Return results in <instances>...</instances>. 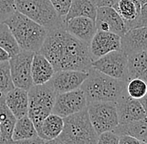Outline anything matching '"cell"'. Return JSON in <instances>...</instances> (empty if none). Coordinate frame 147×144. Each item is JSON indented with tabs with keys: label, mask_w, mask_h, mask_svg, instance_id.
I'll return each instance as SVG.
<instances>
[{
	"label": "cell",
	"mask_w": 147,
	"mask_h": 144,
	"mask_svg": "<svg viewBox=\"0 0 147 144\" xmlns=\"http://www.w3.org/2000/svg\"><path fill=\"white\" fill-rule=\"evenodd\" d=\"M97 144H119V136L112 131L105 132L99 135Z\"/></svg>",
	"instance_id": "4dcf8cb0"
},
{
	"label": "cell",
	"mask_w": 147,
	"mask_h": 144,
	"mask_svg": "<svg viewBox=\"0 0 147 144\" xmlns=\"http://www.w3.org/2000/svg\"><path fill=\"white\" fill-rule=\"evenodd\" d=\"M129 81L140 78L147 82V50L128 57Z\"/></svg>",
	"instance_id": "7402d4cb"
},
{
	"label": "cell",
	"mask_w": 147,
	"mask_h": 144,
	"mask_svg": "<svg viewBox=\"0 0 147 144\" xmlns=\"http://www.w3.org/2000/svg\"><path fill=\"white\" fill-rule=\"evenodd\" d=\"M87 106L85 94L81 88H79L57 94L52 113L64 118L86 109Z\"/></svg>",
	"instance_id": "30bf717a"
},
{
	"label": "cell",
	"mask_w": 147,
	"mask_h": 144,
	"mask_svg": "<svg viewBox=\"0 0 147 144\" xmlns=\"http://www.w3.org/2000/svg\"><path fill=\"white\" fill-rule=\"evenodd\" d=\"M119 144H146L130 136H120Z\"/></svg>",
	"instance_id": "836d02e7"
},
{
	"label": "cell",
	"mask_w": 147,
	"mask_h": 144,
	"mask_svg": "<svg viewBox=\"0 0 147 144\" xmlns=\"http://www.w3.org/2000/svg\"><path fill=\"white\" fill-rule=\"evenodd\" d=\"M3 23L9 27L21 50L38 53L45 43L48 30L27 16L15 12Z\"/></svg>",
	"instance_id": "7a4b0ae2"
},
{
	"label": "cell",
	"mask_w": 147,
	"mask_h": 144,
	"mask_svg": "<svg viewBox=\"0 0 147 144\" xmlns=\"http://www.w3.org/2000/svg\"><path fill=\"white\" fill-rule=\"evenodd\" d=\"M88 75L89 72L82 71H59L55 72L49 83L57 94L64 93L80 88Z\"/></svg>",
	"instance_id": "7c38bea8"
},
{
	"label": "cell",
	"mask_w": 147,
	"mask_h": 144,
	"mask_svg": "<svg viewBox=\"0 0 147 144\" xmlns=\"http://www.w3.org/2000/svg\"><path fill=\"white\" fill-rule=\"evenodd\" d=\"M140 2L141 5H145L147 3V0H140Z\"/></svg>",
	"instance_id": "f35d334b"
},
{
	"label": "cell",
	"mask_w": 147,
	"mask_h": 144,
	"mask_svg": "<svg viewBox=\"0 0 147 144\" xmlns=\"http://www.w3.org/2000/svg\"><path fill=\"white\" fill-rule=\"evenodd\" d=\"M64 29L76 38L89 44L97 32L95 20L86 17H78L65 21Z\"/></svg>",
	"instance_id": "9a60e30c"
},
{
	"label": "cell",
	"mask_w": 147,
	"mask_h": 144,
	"mask_svg": "<svg viewBox=\"0 0 147 144\" xmlns=\"http://www.w3.org/2000/svg\"><path fill=\"white\" fill-rule=\"evenodd\" d=\"M45 144H64L62 141H60L59 138H55L53 140H49L45 141Z\"/></svg>",
	"instance_id": "74e56055"
},
{
	"label": "cell",
	"mask_w": 147,
	"mask_h": 144,
	"mask_svg": "<svg viewBox=\"0 0 147 144\" xmlns=\"http://www.w3.org/2000/svg\"><path fill=\"white\" fill-rule=\"evenodd\" d=\"M126 92L131 98L140 100L147 92V82L140 78H133L127 82Z\"/></svg>",
	"instance_id": "83f0119b"
},
{
	"label": "cell",
	"mask_w": 147,
	"mask_h": 144,
	"mask_svg": "<svg viewBox=\"0 0 147 144\" xmlns=\"http://www.w3.org/2000/svg\"><path fill=\"white\" fill-rule=\"evenodd\" d=\"M64 129L59 139L64 144H97L99 135L94 130L87 108L64 118Z\"/></svg>",
	"instance_id": "277c9868"
},
{
	"label": "cell",
	"mask_w": 147,
	"mask_h": 144,
	"mask_svg": "<svg viewBox=\"0 0 147 144\" xmlns=\"http://www.w3.org/2000/svg\"><path fill=\"white\" fill-rule=\"evenodd\" d=\"M10 58V54L4 48L0 47V62H9Z\"/></svg>",
	"instance_id": "d590c367"
},
{
	"label": "cell",
	"mask_w": 147,
	"mask_h": 144,
	"mask_svg": "<svg viewBox=\"0 0 147 144\" xmlns=\"http://www.w3.org/2000/svg\"><path fill=\"white\" fill-rule=\"evenodd\" d=\"M35 53L21 50L9 60L11 78L15 88L28 91L33 86L32 62Z\"/></svg>",
	"instance_id": "9c48e42d"
},
{
	"label": "cell",
	"mask_w": 147,
	"mask_h": 144,
	"mask_svg": "<svg viewBox=\"0 0 147 144\" xmlns=\"http://www.w3.org/2000/svg\"><path fill=\"white\" fill-rule=\"evenodd\" d=\"M13 144H45V140H44L39 136H37V137H33V138L16 141Z\"/></svg>",
	"instance_id": "d6a6232c"
},
{
	"label": "cell",
	"mask_w": 147,
	"mask_h": 144,
	"mask_svg": "<svg viewBox=\"0 0 147 144\" xmlns=\"http://www.w3.org/2000/svg\"><path fill=\"white\" fill-rule=\"evenodd\" d=\"M121 37L110 32L97 31L90 44L93 60H96L110 52L121 50Z\"/></svg>",
	"instance_id": "5bb4252c"
},
{
	"label": "cell",
	"mask_w": 147,
	"mask_h": 144,
	"mask_svg": "<svg viewBox=\"0 0 147 144\" xmlns=\"http://www.w3.org/2000/svg\"><path fill=\"white\" fill-rule=\"evenodd\" d=\"M115 102L119 124L128 123L147 117L140 101L129 96L126 90Z\"/></svg>",
	"instance_id": "4fadbf2b"
},
{
	"label": "cell",
	"mask_w": 147,
	"mask_h": 144,
	"mask_svg": "<svg viewBox=\"0 0 147 144\" xmlns=\"http://www.w3.org/2000/svg\"><path fill=\"white\" fill-rule=\"evenodd\" d=\"M97 9L94 0H73L64 22L78 17H86L95 20Z\"/></svg>",
	"instance_id": "603a6c76"
},
{
	"label": "cell",
	"mask_w": 147,
	"mask_h": 144,
	"mask_svg": "<svg viewBox=\"0 0 147 144\" xmlns=\"http://www.w3.org/2000/svg\"><path fill=\"white\" fill-rule=\"evenodd\" d=\"M16 9L48 31L64 28V18L59 16L50 0H16Z\"/></svg>",
	"instance_id": "5b68a950"
},
{
	"label": "cell",
	"mask_w": 147,
	"mask_h": 144,
	"mask_svg": "<svg viewBox=\"0 0 147 144\" xmlns=\"http://www.w3.org/2000/svg\"><path fill=\"white\" fill-rule=\"evenodd\" d=\"M140 27H147V3L145 5H142L139 18L132 23L129 24L126 27L129 30L131 28Z\"/></svg>",
	"instance_id": "1f68e13d"
},
{
	"label": "cell",
	"mask_w": 147,
	"mask_h": 144,
	"mask_svg": "<svg viewBox=\"0 0 147 144\" xmlns=\"http://www.w3.org/2000/svg\"><path fill=\"white\" fill-rule=\"evenodd\" d=\"M14 88L11 78L9 61L0 62V95H5Z\"/></svg>",
	"instance_id": "4316f807"
},
{
	"label": "cell",
	"mask_w": 147,
	"mask_h": 144,
	"mask_svg": "<svg viewBox=\"0 0 147 144\" xmlns=\"http://www.w3.org/2000/svg\"><path fill=\"white\" fill-rule=\"evenodd\" d=\"M55 69L44 55L35 53L32 62V78L34 85H43L51 80Z\"/></svg>",
	"instance_id": "ac0fdd59"
},
{
	"label": "cell",
	"mask_w": 147,
	"mask_h": 144,
	"mask_svg": "<svg viewBox=\"0 0 147 144\" xmlns=\"http://www.w3.org/2000/svg\"><path fill=\"white\" fill-rule=\"evenodd\" d=\"M127 82L91 68L80 88L84 91L88 103L93 102H116L126 90Z\"/></svg>",
	"instance_id": "3957f363"
},
{
	"label": "cell",
	"mask_w": 147,
	"mask_h": 144,
	"mask_svg": "<svg viewBox=\"0 0 147 144\" xmlns=\"http://www.w3.org/2000/svg\"><path fill=\"white\" fill-rule=\"evenodd\" d=\"M0 47L5 49L11 58L21 51L9 27L3 23H0Z\"/></svg>",
	"instance_id": "484cf974"
},
{
	"label": "cell",
	"mask_w": 147,
	"mask_h": 144,
	"mask_svg": "<svg viewBox=\"0 0 147 144\" xmlns=\"http://www.w3.org/2000/svg\"><path fill=\"white\" fill-rule=\"evenodd\" d=\"M141 7L140 0H119L113 8L124 19L127 27L139 18Z\"/></svg>",
	"instance_id": "cb8c5ba5"
},
{
	"label": "cell",
	"mask_w": 147,
	"mask_h": 144,
	"mask_svg": "<svg viewBox=\"0 0 147 144\" xmlns=\"http://www.w3.org/2000/svg\"><path fill=\"white\" fill-rule=\"evenodd\" d=\"M15 12L16 0H0V23H3Z\"/></svg>",
	"instance_id": "f1b7e54d"
},
{
	"label": "cell",
	"mask_w": 147,
	"mask_h": 144,
	"mask_svg": "<svg viewBox=\"0 0 147 144\" xmlns=\"http://www.w3.org/2000/svg\"><path fill=\"white\" fill-rule=\"evenodd\" d=\"M119 0H94L98 8L100 7H111L113 8Z\"/></svg>",
	"instance_id": "e575fe53"
},
{
	"label": "cell",
	"mask_w": 147,
	"mask_h": 144,
	"mask_svg": "<svg viewBox=\"0 0 147 144\" xmlns=\"http://www.w3.org/2000/svg\"><path fill=\"white\" fill-rule=\"evenodd\" d=\"M0 124H1V121H0Z\"/></svg>",
	"instance_id": "60d3db41"
},
{
	"label": "cell",
	"mask_w": 147,
	"mask_h": 144,
	"mask_svg": "<svg viewBox=\"0 0 147 144\" xmlns=\"http://www.w3.org/2000/svg\"><path fill=\"white\" fill-rule=\"evenodd\" d=\"M28 92L29 101L28 116L38 132L44 120L52 113L57 93L49 82L43 85H34Z\"/></svg>",
	"instance_id": "8992f818"
},
{
	"label": "cell",
	"mask_w": 147,
	"mask_h": 144,
	"mask_svg": "<svg viewBox=\"0 0 147 144\" xmlns=\"http://www.w3.org/2000/svg\"><path fill=\"white\" fill-rule=\"evenodd\" d=\"M121 50L127 56L147 50V27L129 29L121 37Z\"/></svg>",
	"instance_id": "2e32d148"
},
{
	"label": "cell",
	"mask_w": 147,
	"mask_h": 144,
	"mask_svg": "<svg viewBox=\"0 0 147 144\" xmlns=\"http://www.w3.org/2000/svg\"><path fill=\"white\" fill-rule=\"evenodd\" d=\"M38 53L51 63L55 72L74 70L89 72L94 61L90 44L71 35L64 27L48 31Z\"/></svg>",
	"instance_id": "6da1fadb"
},
{
	"label": "cell",
	"mask_w": 147,
	"mask_h": 144,
	"mask_svg": "<svg viewBox=\"0 0 147 144\" xmlns=\"http://www.w3.org/2000/svg\"><path fill=\"white\" fill-rule=\"evenodd\" d=\"M95 24L97 31L110 32L120 37L128 31L124 19L115 9L111 7H100L97 9Z\"/></svg>",
	"instance_id": "8fae6325"
},
{
	"label": "cell",
	"mask_w": 147,
	"mask_h": 144,
	"mask_svg": "<svg viewBox=\"0 0 147 144\" xmlns=\"http://www.w3.org/2000/svg\"><path fill=\"white\" fill-rule=\"evenodd\" d=\"M87 110L92 125L98 135L111 132L119 124L115 102H93Z\"/></svg>",
	"instance_id": "52a82bcc"
},
{
	"label": "cell",
	"mask_w": 147,
	"mask_h": 144,
	"mask_svg": "<svg viewBox=\"0 0 147 144\" xmlns=\"http://www.w3.org/2000/svg\"><path fill=\"white\" fill-rule=\"evenodd\" d=\"M112 132L119 137H133L147 144V117L128 123L119 124Z\"/></svg>",
	"instance_id": "ffe728a7"
},
{
	"label": "cell",
	"mask_w": 147,
	"mask_h": 144,
	"mask_svg": "<svg viewBox=\"0 0 147 144\" xmlns=\"http://www.w3.org/2000/svg\"><path fill=\"white\" fill-rule=\"evenodd\" d=\"M0 121L2 133L0 144H13V133L17 118L8 108L4 95H0Z\"/></svg>",
	"instance_id": "d6986e66"
},
{
	"label": "cell",
	"mask_w": 147,
	"mask_h": 144,
	"mask_svg": "<svg viewBox=\"0 0 147 144\" xmlns=\"http://www.w3.org/2000/svg\"><path fill=\"white\" fill-rule=\"evenodd\" d=\"M6 104L17 119L28 115V92L25 89L14 88L4 95Z\"/></svg>",
	"instance_id": "e0dca14e"
},
{
	"label": "cell",
	"mask_w": 147,
	"mask_h": 144,
	"mask_svg": "<svg viewBox=\"0 0 147 144\" xmlns=\"http://www.w3.org/2000/svg\"><path fill=\"white\" fill-rule=\"evenodd\" d=\"M37 136L38 134L36 127L28 115L17 119L13 133V143L16 141L33 138Z\"/></svg>",
	"instance_id": "d4e9b609"
},
{
	"label": "cell",
	"mask_w": 147,
	"mask_h": 144,
	"mask_svg": "<svg viewBox=\"0 0 147 144\" xmlns=\"http://www.w3.org/2000/svg\"><path fill=\"white\" fill-rule=\"evenodd\" d=\"M1 136H2V133H1V129H0V138H1Z\"/></svg>",
	"instance_id": "ab89813d"
},
{
	"label": "cell",
	"mask_w": 147,
	"mask_h": 144,
	"mask_svg": "<svg viewBox=\"0 0 147 144\" xmlns=\"http://www.w3.org/2000/svg\"><path fill=\"white\" fill-rule=\"evenodd\" d=\"M64 124L63 117L51 113L44 120L38 134L45 141L58 138L64 129Z\"/></svg>",
	"instance_id": "44dd1931"
},
{
	"label": "cell",
	"mask_w": 147,
	"mask_h": 144,
	"mask_svg": "<svg viewBox=\"0 0 147 144\" xmlns=\"http://www.w3.org/2000/svg\"><path fill=\"white\" fill-rule=\"evenodd\" d=\"M92 68L111 78L129 82L128 56L122 50L110 52L93 61Z\"/></svg>",
	"instance_id": "ba28073f"
},
{
	"label": "cell",
	"mask_w": 147,
	"mask_h": 144,
	"mask_svg": "<svg viewBox=\"0 0 147 144\" xmlns=\"http://www.w3.org/2000/svg\"><path fill=\"white\" fill-rule=\"evenodd\" d=\"M140 102H141V104H142V106H143V108L145 109V112H146V116H147V92L146 94L145 95V97L143 98H141L140 100Z\"/></svg>",
	"instance_id": "8d00e7d4"
},
{
	"label": "cell",
	"mask_w": 147,
	"mask_h": 144,
	"mask_svg": "<svg viewBox=\"0 0 147 144\" xmlns=\"http://www.w3.org/2000/svg\"><path fill=\"white\" fill-rule=\"evenodd\" d=\"M55 10L60 17L65 18L69 10L70 9L73 0H50Z\"/></svg>",
	"instance_id": "f546056e"
}]
</instances>
